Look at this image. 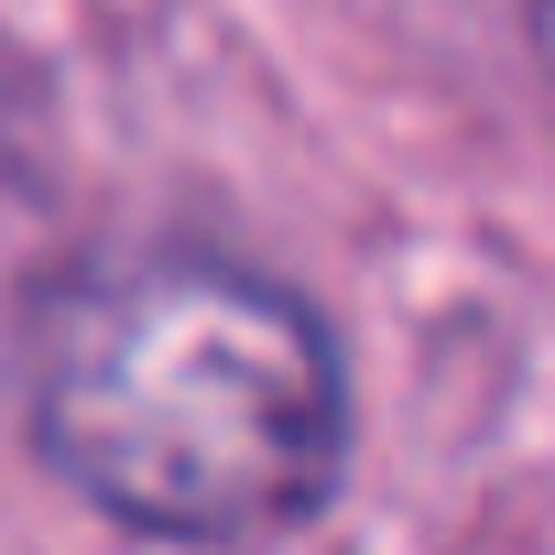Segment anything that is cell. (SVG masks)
<instances>
[{
    "mask_svg": "<svg viewBox=\"0 0 555 555\" xmlns=\"http://www.w3.org/2000/svg\"><path fill=\"white\" fill-rule=\"evenodd\" d=\"M44 468L153 544H272L327 512L349 371L306 295L218 250H120L34 317Z\"/></svg>",
    "mask_w": 555,
    "mask_h": 555,
    "instance_id": "cell-1",
    "label": "cell"
},
{
    "mask_svg": "<svg viewBox=\"0 0 555 555\" xmlns=\"http://www.w3.org/2000/svg\"><path fill=\"white\" fill-rule=\"evenodd\" d=\"M533 55H544V77H555V0H533Z\"/></svg>",
    "mask_w": 555,
    "mask_h": 555,
    "instance_id": "cell-2",
    "label": "cell"
}]
</instances>
